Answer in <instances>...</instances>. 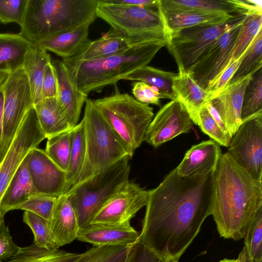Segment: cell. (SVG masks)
<instances>
[{"mask_svg": "<svg viewBox=\"0 0 262 262\" xmlns=\"http://www.w3.org/2000/svg\"><path fill=\"white\" fill-rule=\"evenodd\" d=\"M132 47L127 39L110 29L101 37L89 40L74 56L62 60L77 62L103 58L123 52Z\"/></svg>", "mask_w": 262, "mask_h": 262, "instance_id": "7402d4cb", "label": "cell"}, {"mask_svg": "<svg viewBox=\"0 0 262 262\" xmlns=\"http://www.w3.org/2000/svg\"><path fill=\"white\" fill-rule=\"evenodd\" d=\"M174 99L185 107L194 124L198 125V115L210 100L209 93L201 88L188 73L179 72L172 86Z\"/></svg>", "mask_w": 262, "mask_h": 262, "instance_id": "cb8c5ba5", "label": "cell"}, {"mask_svg": "<svg viewBox=\"0 0 262 262\" xmlns=\"http://www.w3.org/2000/svg\"><path fill=\"white\" fill-rule=\"evenodd\" d=\"M243 22L223 33L189 70L188 73L203 90L207 91L229 65Z\"/></svg>", "mask_w": 262, "mask_h": 262, "instance_id": "4fadbf2b", "label": "cell"}, {"mask_svg": "<svg viewBox=\"0 0 262 262\" xmlns=\"http://www.w3.org/2000/svg\"><path fill=\"white\" fill-rule=\"evenodd\" d=\"M23 222L30 227L34 236V244L49 250L60 247L50 227L49 222L32 212L25 211Z\"/></svg>", "mask_w": 262, "mask_h": 262, "instance_id": "8d00e7d4", "label": "cell"}, {"mask_svg": "<svg viewBox=\"0 0 262 262\" xmlns=\"http://www.w3.org/2000/svg\"><path fill=\"white\" fill-rule=\"evenodd\" d=\"M244 238L250 259L262 262V207L256 213Z\"/></svg>", "mask_w": 262, "mask_h": 262, "instance_id": "ab89813d", "label": "cell"}, {"mask_svg": "<svg viewBox=\"0 0 262 262\" xmlns=\"http://www.w3.org/2000/svg\"><path fill=\"white\" fill-rule=\"evenodd\" d=\"M25 159L38 193L54 197L66 193V172L60 169L45 150L34 147Z\"/></svg>", "mask_w": 262, "mask_h": 262, "instance_id": "2e32d148", "label": "cell"}, {"mask_svg": "<svg viewBox=\"0 0 262 262\" xmlns=\"http://www.w3.org/2000/svg\"><path fill=\"white\" fill-rule=\"evenodd\" d=\"M227 147L237 164L255 179H262V114L242 122Z\"/></svg>", "mask_w": 262, "mask_h": 262, "instance_id": "8fae6325", "label": "cell"}, {"mask_svg": "<svg viewBox=\"0 0 262 262\" xmlns=\"http://www.w3.org/2000/svg\"><path fill=\"white\" fill-rule=\"evenodd\" d=\"M222 155L217 142L211 139L203 141L188 150L176 168L183 177L206 174L215 170Z\"/></svg>", "mask_w": 262, "mask_h": 262, "instance_id": "ac0fdd59", "label": "cell"}, {"mask_svg": "<svg viewBox=\"0 0 262 262\" xmlns=\"http://www.w3.org/2000/svg\"><path fill=\"white\" fill-rule=\"evenodd\" d=\"M9 74L8 72L0 71V85L3 83Z\"/></svg>", "mask_w": 262, "mask_h": 262, "instance_id": "f5cc1de1", "label": "cell"}, {"mask_svg": "<svg viewBox=\"0 0 262 262\" xmlns=\"http://www.w3.org/2000/svg\"><path fill=\"white\" fill-rule=\"evenodd\" d=\"M80 254L58 249L49 250L40 248L34 243L20 247L17 253L6 262H73Z\"/></svg>", "mask_w": 262, "mask_h": 262, "instance_id": "1f68e13d", "label": "cell"}, {"mask_svg": "<svg viewBox=\"0 0 262 262\" xmlns=\"http://www.w3.org/2000/svg\"><path fill=\"white\" fill-rule=\"evenodd\" d=\"M38 193L32 181L25 158L13 176L1 202L0 212L5 214Z\"/></svg>", "mask_w": 262, "mask_h": 262, "instance_id": "484cf974", "label": "cell"}, {"mask_svg": "<svg viewBox=\"0 0 262 262\" xmlns=\"http://www.w3.org/2000/svg\"><path fill=\"white\" fill-rule=\"evenodd\" d=\"M140 234L130 224L121 225L91 224L79 229L76 239L95 246L132 245Z\"/></svg>", "mask_w": 262, "mask_h": 262, "instance_id": "44dd1931", "label": "cell"}, {"mask_svg": "<svg viewBox=\"0 0 262 262\" xmlns=\"http://www.w3.org/2000/svg\"><path fill=\"white\" fill-rule=\"evenodd\" d=\"M98 0H28L19 33L34 43L55 34L90 26Z\"/></svg>", "mask_w": 262, "mask_h": 262, "instance_id": "277c9868", "label": "cell"}, {"mask_svg": "<svg viewBox=\"0 0 262 262\" xmlns=\"http://www.w3.org/2000/svg\"><path fill=\"white\" fill-rule=\"evenodd\" d=\"M57 197L37 193L30 197L13 210H23L32 212L49 222L50 221Z\"/></svg>", "mask_w": 262, "mask_h": 262, "instance_id": "60d3db41", "label": "cell"}, {"mask_svg": "<svg viewBox=\"0 0 262 262\" xmlns=\"http://www.w3.org/2000/svg\"><path fill=\"white\" fill-rule=\"evenodd\" d=\"M242 56L237 59L231 61L207 89L206 91L209 93L210 99L217 95L229 83L239 66Z\"/></svg>", "mask_w": 262, "mask_h": 262, "instance_id": "7dc6e473", "label": "cell"}, {"mask_svg": "<svg viewBox=\"0 0 262 262\" xmlns=\"http://www.w3.org/2000/svg\"><path fill=\"white\" fill-rule=\"evenodd\" d=\"M128 156L73 186L67 193L79 229L90 224L99 210L129 181Z\"/></svg>", "mask_w": 262, "mask_h": 262, "instance_id": "8992f818", "label": "cell"}, {"mask_svg": "<svg viewBox=\"0 0 262 262\" xmlns=\"http://www.w3.org/2000/svg\"><path fill=\"white\" fill-rule=\"evenodd\" d=\"M19 248L13 242L5 221H3L0 224V262L10 259L17 253Z\"/></svg>", "mask_w": 262, "mask_h": 262, "instance_id": "bcb514c9", "label": "cell"}, {"mask_svg": "<svg viewBox=\"0 0 262 262\" xmlns=\"http://www.w3.org/2000/svg\"><path fill=\"white\" fill-rule=\"evenodd\" d=\"M96 15L133 46L167 39L163 19L158 8L98 0Z\"/></svg>", "mask_w": 262, "mask_h": 262, "instance_id": "52a82bcc", "label": "cell"}, {"mask_svg": "<svg viewBox=\"0 0 262 262\" xmlns=\"http://www.w3.org/2000/svg\"><path fill=\"white\" fill-rule=\"evenodd\" d=\"M74 128L48 138L45 150L48 157L66 172L68 167L73 142Z\"/></svg>", "mask_w": 262, "mask_h": 262, "instance_id": "e575fe53", "label": "cell"}, {"mask_svg": "<svg viewBox=\"0 0 262 262\" xmlns=\"http://www.w3.org/2000/svg\"><path fill=\"white\" fill-rule=\"evenodd\" d=\"M46 138L33 107L25 116L0 163V202L13 176L27 154Z\"/></svg>", "mask_w": 262, "mask_h": 262, "instance_id": "7c38bea8", "label": "cell"}, {"mask_svg": "<svg viewBox=\"0 0 262 262\" xmlns=\"http://www.w3.org/2000/svg\"><path fill=\"white\" fill-rule=\"evenodd\" d=\"M192 121L184 105L174 99L164 105L148 126L143 141L156 148L177 136L188 133Z\"/></svg>", "mask_w": 262, "mask_h": 262, "instance_id": "9a60e30c", "label": "cell"}, {"mask_svg": "<svg viewBox=\"0 0 262 262\" xmlns=\"http://www.w3.org/2000/svg\"><path fill=\"white\" fill-rule=\"evenodd\" d=\"M4 221V215L1 213L0 212V224Z\"/></svg>", "mask_w": 262, "mask_h": 262, "instance_id": "9f6ffc18", "label": "cell"}, {"mask_svg": "<svg viewBox=\"0 0 262 262\" xmlns=\"http://www.w3.org/2000/svg\"><path fill=\"white\" fill-rule=\"evenodd\" d=\"M3 93L2 85H0V142L2 138L3 127Z\"/></svg>", "mask_w": 262, "mask_h": 262, "instance_id": "f907efd6", "label": "cell"}, {"mask_svg": "<svg viewBox=\"0 0 262 262\" xmlns=\"http://www.w3.org/2000/svg\"><path fill=\"white\" fill-rule=\"evenodd\" d=\"M158 7L162 15L191 12L249 14L260 8L253 2L242 0H158Z\"/></svg>", "mask_w": 262, "mask_h": 262, "instance_id": "e0dca14e", "label": "cell"}, {"mask_svg": "<svg viewBox=\"0 0 262 262\" xmlns=\"http://www.w3.org/2000/svg\"><path fill=\"white\" fill-rule=\"evenodd\" d=\"M107 2L114 4L129 5L149 8H158V0H106Z\"/></svg>", "mask_w": 262, "mask_h": 262, "instance_id": "681fc988", "label": "cell"}, {"mask_svg": "<svg viewBox=\"0 0 262 262\" xmlns=\"http://www.w3.org/2000/svg\"><path fill=\"white\" fill-rule=\"evenodd\" d=\"M49 224L60 247L70 244L76 239L79 227L67 193L57 198Z\"/></svg>", "mask_w": 262, "mask_h": 262, "instance_id": "603a6c76", "label": "cell"}, {"mask_svg": "<svg viewBox=\"0 0 262 262\" xmlns=\"http://www.w3.org/2000/svg\"><path fill=\"white\" fill-rule=\"evenodd\" d=\"M261 67L262 29L242 55L239 66L228 84L251 75Z\"/></svg>", "mask_w": 262, "mask_h": 262, "instance_id": "d590c367", "label": "cell"}, {"mask_svg": "<svg viewBox=\"0 0 262 262\" xmlns=\"http://www.w3.org/2000/svg\"><path fill=\"white\" fill-rule=\"evenodd\" d=\"M219 262H236V259L224 258Z\"/></svg>", "mask_w": 262, "mask_h": 262, "instance_id": "11a10c76", "label": "cell"}, {"mask_svg": "<svg viewBox=\"0 0 262 262\" xmlns=\"http://www.w3.org/2000/svg\"><path fill=\"white\" fill-rule=\"evenodd\" d=\"M83 119L85 157L75 185L106 169L123 158L130 157L125 144L101 114L93 100L88 98L85 102Z\"/></svg>", "mask_w": 262, "mask_h": 262, "instance_id": "5b68a950", "label": "cell"}, {"mask_svg": "<svg viewBox=\"0 0 262 262\" xmlns=\"http://www.w3.org/2000/svg\"><path fill=\"white\" fill-rule=\"evenodd\" d=\"M162 258L139 240L130 245L125 262H161Z\"/></svg>", "mask_w": 262, "mask_h": 262, "instance_id": "f6af8a7d", "label": "cell"}, {"mask_svg": "<svg viewBox=\"0 0 262 262\" xmlns=\"http://www.w3.org/2000/svg\"><path fill=\"white\" fill-rule=\"evenodd\" d=\"M33 107L47 139L72 129L57 98L43 99Z\"/></svg>", "mask_w": 262, "mask_h": 262, "instance_id": "4316f807", "label": "cell"}, {"mask_svg": "<svg viewBox=\"0 0 262 262\" xmlns=\"http://www.w3.org/2000/svg\"><path fill=\"white\" fill-rule=\"evenodd\" d=\"M261 29L262 12L249 14L242 23L231 62L242 56Z\"/></svg>", "mask_w": 262, "mask_h": 262, "instance_id": "f35d334b", "label": "cell"}, {"mask_svg": "<svg viewBox=\"0 0 262 262\" xmlns=\"http://www.w3.org/2000/svg\"><path fill=\"white\" fill-rule=\"evenodd\" d=\"M250 77L251 75L228 84L210 100L220 113L231 137L242 123L243 97Z\"/></svg>", "mask_w": 262, "mask_h": 262, "instance_id": "ffe728a7", "label": "cell"}, {"mask_svg": "<svg viewBox=\"0 0 262 262\" xmlns=\"http://www.w3.org/2000/svg\"><path fill=\"white\" fill-rule=\"evenodd\" d=\"M2 89L3 127L0 142V163L25 116L34 105L29 81L23 68L9 73Z\"/></svg>", "mask_w": 262, "mask_h": 262, "instance_id": "30bf717a", "label": "cell"}, {"mask_svg": "<svg viewBox=\"0 0 262 262\" xmlns=\"http://www.w3.org/2000/svg\"><path fill=\"white\" fill-rule=\"evenodd\" d=\"M236 262H253L250 259L245 246L236 259Z\"/></svg>", "mask_w": 262, "mask_h": 262, "instance_id": "816d5d0a", "label": "cell"}, {"mask_svg": "<svg viewBox=\"0 0 262 262\" xmlns=\"http://www.w3.org/2000/svg\"><path fill=\"white\" fill-rule=\"evenodd\" d=\"M198 120V125L204 133L220 145L228 147L231 138L222 130L206 106L199 112Z\"/></svg>", "mask_w": 262, "mask_h": 262, "instance_id": "b9f144b4", "label": "cell"}, {"mask_svg": "<svg viewBox=\"0 0 262 262\" xmlns=\"http://www.w3.org/2000/svg\"><path fill=\"white\" fill-rule=\"evenodd\" d=\"M260 114H262V67L251 75L246 88L241 111L242 122Z\"/></svg>", "mask_w": 262, "mask_h": 262, "instance_id": "836d02e7", "label": "cell"}, {"mask_svg": "<svg viewBox=\"0 0 262 262\" xmlns=\"http://www.w3.org/2000/svg\"><path fill=\"white\" fill-rule=\"evenodd\" d=\"M33 44L20 33H0V71L10 73L23 68L26 54Z\"/></svg>", "mask_w": 262, "mask_h": 262, "instance_id": "83f0119b", "label": "cell"}, {"mask_svg": "<svg viewBox=\"0 0 262 262\" xmlns=\"http://www.w3.org/2000/svg\"><path fill=\"white\" fill-rule=\"evenodd\" d=\"M241 14L222 12H191L175 15L161 14L166 33L201 25H219Z\"/></svg>", "mask_w": 262, "mask_h": 262, "instance_id": "f546056e", "label": "cell"}, {"mask_svg": "<svg viewBox=\"0 0 262 262\" xmlns=\"http://www.w3.org/2000/svg\"><path fill=\"white\" fill-rule=\"evenodd\" d=\"M52 61L47 51L35 43L28 51L23 68L29 81L34 104L42 100L41 87L45 68Z\"/></svg>", "mask_w": 262, "mask_h": 262, "instance_id": "f1b7e54d", "label": "cell"}, {"mask_svg": "<svg viewBox=\"0 0 262 262\" xmlns=\"http://www.w3.org/2000/svg\"><path fill=\"white\" fill-rule=\"evenodd\" d=\"M89 27L81 26L45 38L34 43L63 59L74 56L90 39Z\"/></svg>", "mask_w": 262, "mask_h": 262, "instance_id": "d4e9b609", "label": "cell"}, {"mask_svg": "<svg viewBox=\"0 0 262 262\" xmlns=\"http://www.w3.org/2000/svg\"><path fill=\"white\" fill-rule=\"evenodd\" d=\"M28 0H0V22L17 23L21 25Z\"/></svg>", "mask_w": 262, "mask_h": 262, "instance_id": "7bdbcfd3", "label": "cell"}, {"mask_svg": "<svg viewBox=\"0 0 262 262\" xmlns=\"http://www.w3.org/2000/svg\"><path fill=\"white\" fill-rule=\"evenodd\" d=\"M132 85L134 98L142 103L159 106L161 105L160 99H164L156 88L144 82L134 81Z\"/></svg>", "mask_w": 262, "mask_h": 262, "instance_id": "ee69618b", "label": "cell"}, {"mask_svg": "<svg viewBox=\"0 0 262 262\" xmlns=\"http://www.w3.org/2000/svg\"><path fill=\"white\" fill-rule=\"evenodd\" d=\"M130 245L94 246L73 262H125Z\"/></svg>", "mask_w": 262, "mask_h": 262, "instance_id": "74e56055", "label": "cell"}, {"mask_svg": "<svg viewBox=\"0 0 262 262\" xmlns=\"http://www.w3.org/2000/svg\"><path fill=\"white\" fill-rule=\"evenodd\" d=\"M177 74L146 66L134 71L124 80L144 82L156 88L164 99L172 100L174 99L172 89V83Z\"/></svg>", "mask_w": 262, "mask_h": 262, "instance_id": "4dcf8cb0", "label": "cell"}, {"mask_svg": "<svg viewBox=\"0 0 262 262\" xmlns=\"http://www.w3.org/2000/svg\"><path fill=\"white\" fill-rule=\"evenodd\" d=\"M74 135L66 177V193L75 185L85 157L84 122L82 118L74 128Z\"/></svg>", "mask_w": 262, "mask_h": 262, "instance_id": "d6a6232c", "label": "cell"}, {"mask_svg": "<svg viewBox=\"0 0 262 262\" xmlns=\"http://www.w3.org/2000/svg\"><path fill=\"white\" fill-rule=\"evenodd\" d=\"M214 171L183 177L174 168L149 190L138 240L162 259H179L211 215Z\"/></svg>", "mask_w": 262, "mask_h": 262, "instance_id": "6da1fadb", "label": "cell"}, {"mask_svg": "<svg viewBox=\"0 0 262 262\" xmlns=\"http://www.w3.org/2000/svg\"><path fill=\"white\" fill-rule=\"evenodd\" d=\"M41 96L42 99L57 98L58 96L57 78L51 62L45 68L42 83Z\"/></svg>", "mask_w": 262, "mask_h": 262, "instance_id": "c3c4849f", "label": "cell"}, {"mask_svg": "<svg viewBox=\"0 0 262 262\" xmlns=\"http://www.w3.org/2000/svg\"><path fill=\"white\" fill-rule=\"evenodd\" d=\"M248 14H239L221 24L201 25L166 33V47L176 61L179 72L188 73L223 33L242 23Z\"/></svg>", "mask_w": 262, "mask_h": 262, "instance_id": "9c48e42d", "label": "cell"}, {"mask_svg": "<svg viewBox=\"0 0 262 262\" xmlns=\"http://www.w3.org/2000/svg\"><path fill=\"white\" fill-rule=\"evenodd\" d=\"M262 207V180L253 178L227 153L222 154L213 173L211 215L220 236L244 238Z\"/></svg>", "mask_w": 262, "mask_h": 262, "instance_id": "7a4b0ae2", "label": "cell"}, {"mask_svg": "<svg viewBox=\"0 0 262 262\" xmlns=\"http://www.w3.org/2000/svg\"><path fill=\"white\" fill-rule=\"evenodd\" d=\"M167 39L133 46L106 58L70 62L62 60L78 91L88 96L115 85L136 70L147 66L157 52L166 46Z\"/></svg>", "mask_w": 262, "mask_h": 262, "instance_id": "3957f363", "label": "cell"}, {"mask_svg": "<svg viewBox=\"0 0 262 262\" xmlns=\"http://www.w3.org/2000/svg\"><path fill=\"white\" fill-rule=\"evenodd\" d=\"M179 259L173 257L163 258L161 262H178Z\"/></svg>", "mask_w": 262, "mask_h": 262, "instance_id": "db71d44e", "label": "cell"}, {"mask_svg": "<svg viewBox=\"0 0 262 262\" xmlns=\"http://www.w3.org/2000/svg\"><path fill=\"white\" fill-rule=\"evenodd\" d=\"M148 194L149 190L129 181L99 210L90 224L108 225L130 224L131 219L146 206Z\"/></svg>", "mask_w": 262, "mask_h": 262, "instance_id": "5bb4252c", "label": "cell"}, {"mask_svg": "<svg viewBox=\"0 0 262 262\" xmlns=\"http://www.w3.org/2000/svg\"><path fill=\"white\" fill-rule=\"evenodd\" d=\"M93 102L125 144L132 158L143 141L146 130L154 118L152 107L127 93H121L116 84L112 95Z\"/></svg>", "mask_w": 262, "mask_h": 262, "instance_id": "ba28073f", "label": "cell"}, {"mask_svg": "<svg viewBox=\"0 0 262 262\" xmlns=\"http://www.w3.org/2000/svg\"><path fill=\"white\" fill-rule=\"evenodd\" d=\"M58 82V102L62 108L71 128L78 124L82 108L88 96L80 92L71 74L62 61H51Z\"/></svg>", "mask_w": 262, "mask_h": 262, "instance_id": "d6986e66", "label": "cell"}]
</instances>
